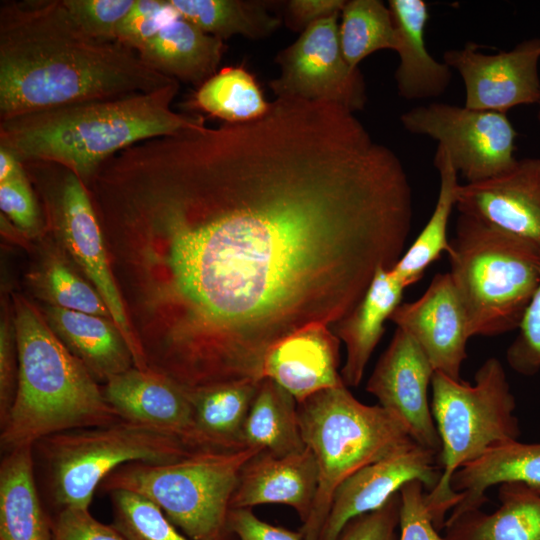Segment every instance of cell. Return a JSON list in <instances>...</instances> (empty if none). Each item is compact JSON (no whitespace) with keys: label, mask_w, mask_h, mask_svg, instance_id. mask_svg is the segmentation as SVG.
<instances>
[{"label":"cell","mask_w":540,"mask_h":540,"mask_svg":"<svg viewBox=\"0 0 540 540\" xmlns=\"http://www.w3.org/2000/svg\"><path fill=\"white\" fill-rule=\"evenodd\" d=\"M101 215L135 244L149 367L192 389L261 381L277 342L344 318L403 255L413 202L400 158L353 112L276 98L116 154Z\"/></svg>","instance_id":"1"},{"label":"cell","mask_w":540,"mask_h":540,"mask_svg":"<svg viewBox=\"0 0 540 540\" xmlns=\"http://www.w3.org/2000/svg\"><path fill=\"white\" fill-rule=\"evenodd\" d=\"M174 81L121 42L87 34L62 0L0 5V120Z\"/></svg>","instance_id":"2"},{"label":"cell","mask_w":540,"mask_h":540,"mask_svg":"<svg viewBox=\"0 0 540 540\" xmlns=\"http://www.w3.org/2000/svg\"><path fill=\"white\" fill-rule=\"evenodd\" d=\"M179 82L147 93L92 100L0 120V146L21 162L47 161L89 184L99 167L144 140L205 125L199 115L175 112Z\"/></svg>","instance_id":"3"},{"label":"cell","mask_w":540,"mask_h":540,"mask_svg":"<svg viewBox=\"0 0 540 540\" xmlns=\"http://www.w3.org/2000/svg\"><path fill=\"white\" fill-rule=\"evenodd\" d=\"M18 383L13 406L1 426L7 453L34 447L68 430L104 426L121 418L96 379L29 303L15 301Z\"/></svg>","instance_id":"4"},{"label":"cell","mask_w":540,"mask_h":540,"mask_svg":"<svg viewBox=\"0 0 540 540\" xmlns=\"http://www.w3.org/2000/svg\"><path fill=\"white\" fill-rule=\"evenodd\" d=\"M447 254L469 336L518 329L540 282V250L512 233L459 214Z\"/></svg>","instance_id":"5"},{"label":"cell","mask_w":540,"mask_h":540,"mask_svg":"<svg viewBox=\"0 0 540 540\" xmlns=\"http://www.w3.org/2000/svg\"><path fill=\"white\" fill-rule=\"evenodd\" d=\"M431 412L441 441V476L425 501L434 526L444 527L446 515L462 499L451 486L454 473L488 449L518 440L516 401L501 362L491 357L479 367L474 384L435 371L431 381Z\"/></svg>","instance_id":"6"},{"label":"cell","mask_w":540,"mask_h":540,"mask_svg":"<svg viewBox=\"0 0 540 540\" xmlns=\"http://www.w3.org/2000/svg\"><path fill=\"white\" fill-rule=\"evenodd\" d=\"M302 439L316 460L318 489L303 540H318L332 496L349 476L414 441L406 426L380 405H366L342 385L298 403Z\"/></svg>","instance_id":"7"},{"label":"cell","mask_w":540,"mask_h":540,"mask_svg":"<svg viewBox=\"0 0 540 540\" xmlns=\"http://www.w3.org/2000/svg\"><path fill=\"white\" fill-rule=\"evenodd\" d=\"M261 450L197 451L169 463L131 462L101 483L156 504L191 540H228L231 499L245 463Z\"/></svg>","instance_id":"8"},{"label":"cell","mask_w":540,"mask_h":540,"mask_svg":"<svg viewBox=\"0 0 540 540\" xmlns=\"http://www.w3.org/2000/svg\"><path fill=\"white\" fill-rule=\"evenodd\" d=\"M34 447L47 466L52 497L60 509L89 508L104 479L125 464L169 463L193 453L172 434L123 419L59 432Z\"/></svg>","instance_id":"9"},{"label":"cell","mask_w":540,"mask_h":540,"mask_svg":"<svg viewBox=\"0 0 540 540\" xmlns=\"http://www.w3.org/2000/svg\"><path fill=\"white\" fill-rule=\"evenodd\" d=\"M47 163L53 177V183L44 196L49 219L73 259L102 297L132 353L134 366L146 370L149 367L114 280L102 226L88 187L70 169L54 162Z\"/></svg>","instance_id":"10"},{"label":"cell","mask_w":540,"mask_h":540,"mask_svg":"<svg viewBox=\"0 0 540 540\" xmlns=\"http://www.w3.org/2000/svg\"><path fill=\"white\" fill-rule=\"evenodd\" d=\"M406 131L433 138L466 180L475 183L514 167L517 132L505 113L433 102L400 116Z\"/></svg>","instance_id":"11"},{"label":"cell","mask_w":540,"mask_h":540,"mask_svg":"<svg viewBox=\"0 0 540 540\" xmlns=\"http://www.w3.org/2000/svg\"><path fill=\"white\" fill-rule=\"evenodd\" d=\"M339 15L312 24L279 52L280 75L269 83L277 98L330 102L353 113L364 108L365 81L343 56Z\"/></svg>","instance_id":"12"},{"label":"cell","mask_w":540,"mask_h":540,"mask_svg":"<svg viewBox=\"0 0 540 540\" xmlns=\"http://www.w3.org/2000/svg\"><path fill=\"white\" fill-rule=\"evenodd\" d=\"M468 42L444 52L443 62L455 69L465 86V107L505 113L540 98V38L525 40L512 50L484 54Z\"/></svg>","instance_id":"13"},{"label":"cell","mask_w":540,"mask_h":540,"mask_svg":"<svg viewBox=\"0 0 540 540\" xmlns=\"http://www.w3.org/2000/svg\"><path fill=\"white\" fill-rule=\"evenodd\" d=\"M434 372L419 344L397 327L368 379L366 391L406 426L415 442L439 454L441 441L428 401Z\"/></svg>","instance_id":"14"},{"label":"cell","mask_w":540,"mask_h":540,"mask_svg":"<svg viewBox=\"0 0 540 540\" xmlns=\"http://www.w3.org/2000/svg\"><path fill=\"white\" fill-rule=\"evenodd\" d=\"M440 476L438 453L415 441L403 445L337 487L318 540H337L349 521L379 509L406 483L419 480L431 491Z\"/></svg>","instance_id":"15"},{"label":"cell","mask_w":540,"mask_h":540,"mask_svg":"<svg viewBox=\"0 0 540 540\" xmlns=\"http://www.w3.org/2000/svg\"><path fill=\"white\" fill-rule=\"evenodd\" d=\"M389 320L414 338L435 371L461 380L470 336L466 312L449 272L436 274L418 299L401 303Z\"/></svg>","instance_id":"16"},{"label":"cell","mask_w":540,"mask_h":540,"mask_svg":"<svg viewBox=\"0 0 540 540\" xmlns=\"http://www.w3.org/2000/svg\"><path fill=\"white\" fill-rule=\"evenodd\" d=\"M456 208L540 250V158H523L501 175L460 184Z\"/></svg>","instance_id":"17"},{"label":"cell","mask_w":540,"mask_h":540,"mask_svg":"<svg viewBox=\"0 0 540 540\" xmlns=\"http://www.w3.org/2000/svg\"><path fill=\"white\" fill-rule=\"evenodd\" d=\"M102 392L121 419L172 434L195 452L193 410L187 391L167 376L134 366L111 377Z\"/></svg>","instance_id":"18"},{"label":"cell","mask_w":540,"mask_h":540,"mask_svg":"<svg viewBox=\"0 0 540 540\" xmlns=\"http://www.w3.org/2000/svg\"><path fill=\"white\" fill-rule=\"evenodd\" d=\"M340 339L325 324H312L277 342L267 352L263 379L279 384L301 403L342 385Z\"/></svg>","instance_id":"19"},{"label":"cell","mask_w":540,"mask_h":540,"mask_svg":"<svg viewBox=\"0 0 540 540\" xmlns=\"http://www.w3.org/2000/svg\"><path fill=\"white\" fill-rule=\"evenodd\" d=\"M318 481L317 463L308 447L285 456L259 451L243 466L230 506L287 505L303 524L312 511Z\"/></svg>","instance_id":"20"},{"label":"cell","mask_w":540,"mask_h":540,"mask_svg":"<svg viewBox=\"0 0 540 540\" xmlns=\"http://www.w3.org/2000/svg\"><path fill=\"white\" fill-rule=\"evenodd\" d=\"M388 7L396 30L395 51L399 56L395 72L398 94L407 100L440 96L448 88L452 72L426 47L427 3L424 0H390Z\"/></svg>","instance_id":"21"},{"label":"cell","mask_w":540,"mask_h":540,"mask_svg":"<svg viewBox=\"0 0 540 540\" xmlns=\"http://www.w3.org/2000/svg\"><path fill=\"white\" fill-rule=\"evenodd\" d=\"M405 287L388 269L380 268L359 303L334 324L344 343L346 359L340 371L347 387H357L369 359L385 331V321L401 304Z\"/></svg>","instance_id":"22"},{"label":"cell","mask_w":540,"mask_h":540,"mask_svg":"<svg viewBox=\"0 0 540 540\" xmlns=\"http://www.w3.org/2000/svg\"><path fill=\"white\" fill-rule=\"evenodd\" d=\"M510 482L522 483L540 495V443H502L459 468L451 486L463 497L446 522L480 509L487 501L485 492L490 487Z\"/></svg>","instance_id":"23"},{"label":"cell","mask_w":540,"mask_h":540,"mask_svg":"<svg viewBox=\"0 0 540 540\" xmlns=\"http://www.w3.org/2000/svg\"><path fill=\"white\" fill-rule=\"evenodd\" d=\"M260 381L241 380L186 389L193 410V450L246 448L244 424Z\"/></svg>","instance_id":"24"},{"label":"cell","mask_w":540,"mask_h":540,"mask_svg":"<svg viewBox=\"0 0 540 540\" xmlns=\"http://www.w3.org/2000/svg\"><path fill=\"white\" fill-rule=\"evenodd\" d=\"M46 313L50 328L96 380L107 382L134 367L132 353L112 319L53 305Z\"/></svg>","instance_id":"25"},{"label":"cell","mask_w":540,"mask_h":540,"mask_svg":"<svg viewBox=\"0 0 540 540\" xmlns=\"http://www.w3.org/2000/svg\"><path fill=\"white\" fill-rule=\"evenodd\" d=\"M224 49L223 40L179 16L137 53L160 74L199 87L218 72Z\"/></svg>","instance_id":"26"},{"label":"cell","mask_w":540,"mask_h":540,"mask_svg":"<svg viewBox=\"0 0 540 540\" xmlns=\"http://www.w3.org/2000/svg\"><path fill=\"white\" fill-rule=\"evenodd\" d=\"M498 486L500 506L446 522L447 540H540V495L518 482Z\"/></svg>","instance_id":"27"},{"label":"cell","mask_w":540,"mask_h":540,"mask_svg":"<svg viewBox=\"0 0 540 540\" xmlns=\"http://www.w3.org/2000/svg\"><path fill=\"white\" fill-rule=\"evenodd\" d=\"M33 447L7 452L0 465V540H51V519L34 479Z\"/></svg>","instance_id":"28"},{"label":"cell","mask_w":540,"mask_h":540,"mask_svg":"<svg viewBox=\"0 0 540 540\" xmlns=\"http://www.w3.org/2000/svg\"><path fill=\"white\" fill-rule=\"evenodd\" d=\"M296 399L271 379L260 381L247 415L243 441L246 448H255L277 456L303 450Z\"/></svg>","instance_id":"29"},{"label":"cell","mask_w":540,"mask_h":540,"mask_svg":"<svg viewBox=\"0 0 540 540\" xmlns=\"http://www.w3.org/2000/svg\"><path fill=\"white\" fill-rule=\"evenodd\" d=\"M434 166L439 174L440 186L433 212L415 241L389 269L405 288L419 281L442 252L449 250L447 229L452 210L456 207L460 183L448 153L439 146L435 152Z\"/></svg>","instance_id":"30"},{"label":"cell","mask_w":540,"mask_h":540,"mask_svg":"<svg viewBox=\"0 0 540 540\" xmlns=\"http://www.w3.org/2000/svg\"><path fill=\"white\" fill-rule=\"evenodd\" d=\"M179 16L221 40L233 35L260 39L271 35L281 20L262 1L169 0Z\"/></svg>","instance_id":"31"},{"label":"cell","mask_w":540,"mask_h":540,"mask_svg":"<svg viewBox=\"0 0 540 540\" xmlns=\"http://www.w3.org/2000/svg\"><path fill=\"white\" fill-rule=\"evenodd\" d=\"M192 105L224 122L257 119L269 109L254 76L242 67H226L198 87Z\"/></svg>","instance_id":"32"},{"label":"cell","mask_w":540,"mask_h":540,"mask_svg":"<svg viewBox=\"0 0 540 540\" xmlns=\"http://www.w3.org/2000/svg\"><path fill=\"white\" fill-rule=\"evenodd\" d=\"M339 39L343 56L354 69L374 52L395 50L396 30L389 7L379 0L346 1Z\"/></svg>","instance_id":"33"},{"label":"cell","mask_w":540,"mask_h":540,"mask_svg":"<svg viewBox=\"0 0 540 540\" xmlns=\"http://www.w3.org/2000/svg\"><path fill=\"white\" fill-rule=\"evenodd\" d=\"M113 525L126 540H191L149 499L126 490L110 492Z\"/></svg>","instance_id":"34"},{"label":"cell","mask_w":540,"mask_h":540,"mask_svg":"<svg viewBox=\"0 0 540 540\" xmlns=\"http://www.w3.org/2000/svg\"><path fill=\"white\" fill-rule=\"evenodd\" d=\"M43 284L44 292L53 306L112 319L97 290L61 260H53L48 264Z\"/></svg>","instance_id":"35"},{"label":"cell","mask_w":540,"mask_h":540,"mask_svg":"<svg viewBox=\"0 0 540 540\" xmlns=\"http://www.w3.org/2000/svg\"><path fill=\"white\" fill-rule=\"evenodd\" d=\"M75 22L90 36L117 41L119 28L135 0H62Z\"/></svg>","instance_id":"36"},{"label":"cell","mask_w":540,"mask_h":540,"mask_svg":"<svg viewBox=\"0 0 540 540\" xmlns=\"http://www.w3.org/2000/svg\"><path fill=\"white\" fill-rule=\"evenodd\" d=\"M178 17L169 0H135L119 28L117 41L138 52Z\"/></svg>","instance_id":"37"},{"label":"cell","mask_w":540,"mask_h":540,"mask_svg":"<svg viewBox=\"0 0 540 540\" xmlns=\"http://www.w3.org/2000/svg\"><path fill=\"white\" fill-rule=\"evenodd\" d=\"M518 330V335L507 349V363L521 375H535L540 371V282Z\"/></svg>","instance_id":"38"},{"label":"cell","mask_w":540,"mask_h":540,"mask_svg":"<svg viewBox=\"0 0 540 540\" xmlns=\"http://www.w3.org/2000/svg\"><path fill=\"white\" fill-rule=\"evenodd\" d=\"M425 486L413 480L400 489V540H447L438 534L425 501Z\"/></svg>","instance_id":"39"},{"label":"cell","mask_w":540,"mask_h":540,"mask_svg":"<svg viewBox=\"0 0 540 540\" xmlns=\"http://www.w3.org/2000/svg\"><path fill=\"white\" fill-rule=\"evenodd\" d=\"M51 540H126L113 525L94 518L89 508H61L51 520Z\"/></svg>","instance_id":"40"},{"label":"cell","mask_w":540,"mask_h":540,"mask_svg":"<svg viewBox=\"0 0 540 540\" xmlns=\"http://www.w3.org/2000/svg\"><path fill=\"white\" fill-rule=\"evenodd\" d=\"M0 209L21 231L34 233L40 226V212L27 175L0 183Z\"/></svg>","instance_id":"41"},{"label":"cell","mask_w":540,"mask_h":540,"mask_svg":"<svg viewBox=\"0 0 540 540\" xmlns=\"http://www.w3.org/2000/svg\"><path fill=\"white\" fill-rule=\"evenodd\" d=\"M399 511L400 493L397 492L379 509L349 521L337 540H394Z\"/></svg>","instance_id":"42"},{"label":"cell","mask_w":540,"mask_h":540,"mask_svg":"<svg viewBox=\"0 0 540 540\" xmlns=\"http://www.w3.org/2000/svg\"><path fill=\"white\" fill-rule=\"evenodd\" d=\"M18 383V354L14 326L7 321L0 328V426L13 406Z\"/></svg>","instance_id":"43"},{"label":"cell","mask_w":540,"mask_h":540,"mask_svg":"<svg viewBox=\"0 0 540 540\" xmlns=\"http://www.w3.org/2000/svg\"><path fill=\"white\" fill-rule=\"evenodd\" d=\"M228 527L239 540H303L300 531L269 524L247 508L230 509Z\"/></svg>","instance_id":"44"},{"label":"cell","mask_w":540,"mask_h":540,"mask_svg":"<svg viewBox=\"0 0 540 540\" xmlns=\"http://www.w3.org/2000/svg\"><path fill=\"white\" fill-rule=\"evenodd\" d=\"M344 0H291L287 3V18L292 29L304 31L312 24L341 14Z\"/></svg>","instance_id":"45"},{"label":"cell","mask_w":540,"mask_h":540,"mask_svg":"<svg viewBox=\"0 0 540 540\" xmlns=\"http://www.w3.org/2000/svg\"><path fill=\"white\" fill-rule=\"evenodd\" d=\"M26 175L22 163L8 149L0 146V183Z\"/></svg>","instance_id":"46"},{"label":"cell","mask_w":540,"mask_h":540,"mask_svg":"<svg viewBox=\"0 0 540 540\" xmlns=\"http://www.w3.org/2000/svg\"><path fill=\"white\" fill-rule=\"evenodd\" d=\"M538 104H539L538 121H539V123H540V98H539Z\"/></svg>","instance_id":"47"}]
</instances>
